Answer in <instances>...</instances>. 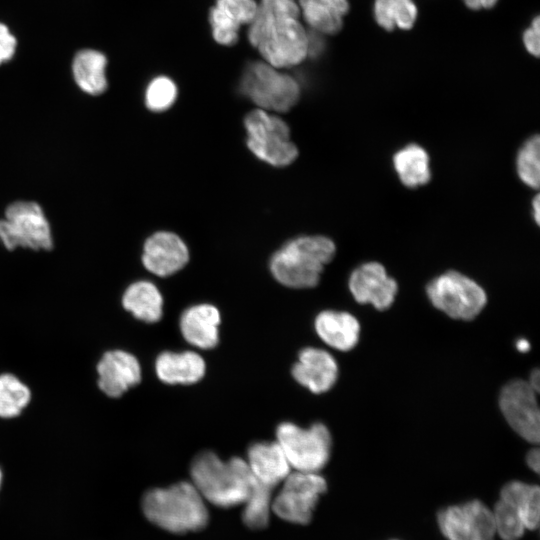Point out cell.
<instances>
[{
  "instance_id": "obj_31",
  "label": "cell",
  "mask_w": 540,
  "mask_h": 540,
  "mask_svg": "<svg viewBox=\"0 0 540 540\" xmlns=\"http://www.w3.org/2000/svg\"><path fill=\"white\" fill-rule=\"evenodd\" d=\"M495 532L503 540H518L526 527L518 511L510 504L499 499L492 511Z\"/></svg>"
},
{
  "instance_id": "obj_13",
  "label": "cell",
  "mask_w": 540,
  "mask_h": 540,
  "mask_svg": "<svg viewBox=\"0 0 540 540\" xmlns=\"http://www.w3.org/2000/svg\"><path fill=\"white\" fill-rule=\"evenodd\" d=\"M353 298L361 304H371L377 310L388 309L394 302L398 285L385 267L375 261L355 268L348 282Z\"/></svg>"
},
{
  "instance_id": "obj_29",
  "label": "cell",
  "mask_w": 540,
  "mask_h": 540,
  "mask_svg": "<svg viewBox=\"0 0 540 540\" xmlns=\"http://www.w3.org/2000/svg\"><path fill=\"white\" fill-rule=\"evenodd\" d=\"M30 390L12 374L0 375V417H15L29 403Z\"/></svg>"
},
{
  "instance_id": "obj_33",
  "label": "cell",
  "mask_w": 540,
  "mask_h": 540,
  "mask_svg": "<svg viewBox=\"0 0 540 540\" xmlns=\"http://www.w3.org/2000/svg\"><path fill=\"white\" fill-rule=\"evenodd\" d=\"M17 40L9 28L0 23V65L11 60L15 54Z\"/></svg>"
},
{
  "instance_id": "obj_36",
  "label": "cell",
  "mask_w": 540,
  "mask_h": 540,
  "mask_svg": "<svg viewBox=\"0 0 540 540\" xmlns=\"http://www.w3.org/2000/svg\"><path fill=\"white\" fill-rule=\"evenodd\" d=\"M498 0H464L465 4L473 9L492 8Z\"/></svg>"
},
{
  "instance_id": "obj_15",
  "label": "cell",
  "mask_w": 540,
  "mask_h": 540,
  "mask_svg": "<svg viewBox=\"0 0 540 540\" xmlns=\"http://www.w3.org/2000/svg\"><path fill=\"white\" fill-rule=\"evenodd\" d=\"M99 388L110 397H119L141 380L138 360L130 353L106 352L97 365Z\"/></svg>"
},
{
  "instance_id": "obj_40",
  "label": "cell",
  "mask_w": 540,
  "mask_h": 540,
  "mask_svg": "<svg viewBox=\"0 0 540 540\" xmlns=\"http://www.w3.org/2000/svg\"><path fill=\"white\" fill-rule=\"evenodd\" d=\"M1 478H2V475H1V471H0V483H1Z\"/></svg>"
},
{
  "instance_id": "obj_3",
  "label": "cell",
  "mask_w": 540,
  "mask_h": 540,
  "mask_svg": "<svg viewBox=\"0 0 540 540\" xmlns=\"http://www.w3.org/2000/svg\"><path fill=\"white\" fill-rule=\"evenodd\" d=\"M191 478L203 498L224 508L244 504L253 482L248 464L242 458L223 461L212 452L196 456Z\"/></svg>"
},
{
  "instance_id": "obj_9",
  "label": "cell",
  "mask_w": 540,
  "mask_h": 540,
  "mask_svg": "<svg viewBox=\"0 0 540 540\" xmlns=\"http://www.w3.org/2000/svg\"><path fill=\"white\" fill-rule=\"evenodd\" d=\"M0 240L8 250L16 247L50 250L53 246L49 222L36 202L17 201L0 220Z\"/></svg>"
},
{
  "instance_id": "obj_30",
  "label": "cell",
  "mask_w": 540,
  "mask_h": 540,
  "mask_svg": "<svg viewBox=\"0 0 540 540\" xmlns=\"http://www.w3.org/2000/svg\"><path fill=\"white\" fill-rule=\"evenodd\" d=\"M516 170L521 181L537 189L540 182V139L534 135L521 146L516 157Z\"/></svg>"
},
{
  "instance_id": "obj_38",
  "label": "cell",
  "mask_w": 540,
  "mask_h": 540,
  "mask_svg": "<svg viewBox=\"0 0 540 540\" xmlns=\"http://www.w3.org/2000/svg\"><path fill=\"white\" fill-rule=\"evenodd\" d=\"M532 208H533V217L535 219V222L539 223V217H540V198L539 195H536L532 201Z\"/></svg>"
},
{
  "instance_id": "obj_6",
  "label": "cell",
  "mask_w": 540,
  "mask_h": 540,
  "mask_svg": "<svg viewBox=\"0 0 540 540\" xmlns=\"http://www.w3.org/2000/svg\"><path fill=\"white\" fill-rule=\"evenodd\" d=\"M240 91L259 109L268 112H287L300 97L298 82L265 61L252 62L247 66Z\"/></svg>"
},
{
  "instance_id": "obj_24",
  "label": "cell",
  "mask_w": 540,
  "mask_h": 540,
  "mask_svg": "<svg viewBox=\"0 0 540 540\" xmlns=\"http://www.w3.org/2000/svg\"><path fill=\"white\" fill-rule=\"evenodd\" d=\"M392 162L404 186L416 188L430 181V158L422 146L415 143L404 146L395 152Z\"/></svg>"
},
{
  "instance_id": "obj_5",
  "label": "cell",
  "mask_w": 540,
  "mask_h": 540,
  "mask_svg": "<svg viewBox=\"0 0 540 540\" xmlns=\"http://www.w3.org/2000/svg\"><path fill=\"white\" fill-rule=\"evenodd\" d=\"M244 126L249 150L261 161L275 167L290 165L298 156L292 142L290 128L280 117L262 110L250 111Z\"/></svg>"
},
{
  "instance_id": "obj_22",
  "label": "cell",
  "mask_w": 540,
  "mask_h": 540,
  "mask_svg": "<svg viewBox=\"0 0 540 540\" xmlns=\"http://www.w3.org/2000/svg\"><path fill=\"white\" fill-rule=\"evenodd\" d=\"M298 6L307 25L328 35L340 31L343 17L349 10L347 0H298Z\"/></svg>"
},
{
  "instance_id": "obj_25",
  "label": "cell",
  "mask_w": 540,
  "mask_h": 540,
  "mask_svg": "<svg viewBox=\"0 0 540 540\" xmlns=\"http://www.w3.org/2000/svg\"><path fill=\"white\" fill-rule=\"evenodd\" d=\"M122 304L137 319L153 323L163 312V298L158 288L149 281H137L125 291Z\"/></svg>"
},
{
  "instance_id": "obj_17",
  "label": "cell",
  "mask_w": 540,
  "mask_h": 540,
  "mask_svg": "<svg viewBox=\"0 0 540 540\" xmlns=\"http://www.w3.org/2000/svg\"><path fill=\"white\" fill-rule=\"evenodd\" d=\"M257 6L255 0H216L209 15L215 41L226 46L235 44L240 27L252 22Z\"/></svg>"
},
{
  "instance_id": "obj_26",
  "label": "cell",
  "mask_w": 540,
  "mask_h": 540,
  "mask_svg": "<svg viewBox=\"0 0 540 540\" xmlns=\"http://www.w3.org/2000/svg\"><path fill=\"white\" fill-rule=\"evenodd\" d=\"M500 499L513 506L520 514L526 529H536L540 519V489L521 481L507 483Z\"/></svg>"
},
{
  "instance_id": "obj_32",
  "label": "cell",
  "mask_w": 540,
  "mask_h": 540,
  "mask_svg": "<svg viewBox=\"0 0 540 540\" xmlns=\"http://www.w3.org/2000/svg\"><path fill=\"white\" fill-rule=\"evenodd\" d=\"M177 93V86L173 80L166 76H158L146 88V107L153 112H163L173 105Z\"/></svg>"
},
{
  "instance_id": "obj_14",
  "label": "cell",
  "mask_w": 540,
  "mask_h": 540,
  "mask_svg": "<svg viewBox=\"0 0 540 540\" xmlns=\"http://www.w3.org/2000/svg\"><path fill=\"white\" fill-rule=\"evenodd\" d=\"M189 261V250L177 234L159 231L144 243L142 263L151 273L166 277L181 270Z\"/></svg>"
},
{
  "instance_id": "obj_23",
  "label": "cell",
  "mask_w": 540,
  "mask_h": 540,
  "mask_svg": "<svg viewBox=\"0 0 540 540\" xmlns=\"http://www.w3.org/2000/svg\"><path fill=\"white\" fill-rule=\"evenodd\" d=\"M106 56L94 49L77 52L72 62V73L79 88L90 95L102 94L108 86Z\"/></svg>"
},
{
  "instance_id": "obj_28",
  "label": "cell",
  "mask_w": 540,
  "mask_h": 540,
  "mask_svg": "<svg viewBox=\"0 0 540 540\" xmlns=\"http://www.w3.org/2000/svg\"><path fill=\"white\" fill-rule=\"evenodd\" d=\"M253 477V476H252ZM272 488H269L253 478L250 493L244 502V523L252 529H262L267 526L271 506Z\"/></svg>"
},
{
  "instance_id": "obj_19",
  "label": "cell",
  "mask_w": 540,
  "mask_h": 540,
  "mask_svg": "<svg viewBox=\"0 0 540 540\" xmlns=\"http://www.w3.org/2000/svg\"><path fill=\"white\" fill-rule=\"evenodd\" d=\"M219 324V311L210 304L192 306L184 311L180 319L183 337L201 349H210L217 345Z\"/></svg>"
},
{
  "instance_id": "obj_2",
  "label": "cell",
  "mask_w": 540,
  "mask_h": 540,
  "mask_svg": "<svg viewBox=\"0 0 540 540\" xmlns=\"http://www.w3.org/2000/svg\"><path fill=\"white\" fill-rule=\"evenodd\" d=\"M336 246L323 235H306L285 243L271 257L273 277L290 288H311L318 284L326 264L334 257Z\"/></svg>"
},
{
  "instance_id": "obj_10",
  "label": "cell",
  "mask_w": 540,
  "mask_h": 540,
  "mask_svg": "<svg viewBox=\"0 0 540 540\" xmlns=\"http://www.w3.org/2000/svg\"><path fill=\"white\" fill-rule=\"evenodd\" d=\"M283 481L282 489L271 502L273 512L283 520L308 524L320 495L326 491L325 479L318 473L294 471Z\"/></svg>"
},
{
  "instance_id": "obj_7",
  "label": "cell",
  "mask_w": 540,
  "mask_h": 540,
  "mask_svg": "<svg viewBox=\"0 0 540 540\" xmlns=\"http://www.w3.org/2000/svg\"><path fill=\"white\" fill-rule=\"evenodd\" d=\"M277 442L291 468L295 471L318 473L328 462L331 453V435L322 423L304 429L293 423L277 427Z\"/></svg>"
},
{
  "instance_id": "obj_35",
  "label": "cell",
  "mask_w": 540,
  "mask_h": 540,
  "mask_svg": "<svg viewBox=\"0 0 540 540\" xmlns=\"http://www.w3.org/2000/svg\"><path fill=\"white\" fill-rule=\"evenodd\" d=\"M539 450L538 448L531 449L526 456V462L528 466L535 471L536 473L539 472V466H540V460H539Z\"/></svg>"
},
{
  "instance_id": "obj_21",
  "label": "cell",
  "mask_w": 540,
  "mask_h": 540,
  "mask_svg": "<svg viewBox=\"0 0 540 540\" xmlns=\"http://www.w3.org/2000/svg\"><path fill=\"white\" fill-rule=\"evenodd\" d=\"M155 367L159 379L168 384H192L205 373L203 358L192 351L163 352L158 356Z\"/></svg>"
},
{
  "instance_id": "obj_8",
  "label": "cell",
  "mask_w": 540,
  "mask_h": 540,
  "mask_svg": "<svg viewBox=\"0 0 540 540\" xmlns=\"http://www.w3.org/2000/svg\"><path fill=\"white\" fill-rule=\"evenodd\" d=\"M426 292L437 309L458 320H472L487 303L486 292L476 281L453 270L432 279Z\"/></svg>"
},
{
  "instance_id": "obj_4",
  "label": "cell",
  "mask_w": 540,
  "mask_h": 540,
  "mask_svg": "<svg viewBox=\"0 0 540 540\" xmlns=\"http://www.w3.org/2000/svg\"><path fill=\"white\" fill-rule=\"evenodd\" d=\"M204 498L192 483L179 482L168 488L148 491L143 511L155 525L173 533L197 531L208 521Z\"/></svg>"
},
{
  "instance_id": "obj_11",
  "label": "cell",
  "mask_w": 540,
  "mask_h": 540,
  "mask_svg": "<svg viewBox=\"0 0 540 540\" xmlns=\"http://www.w3.org/2000/svg\"><path fill=\"white\" fill-rule=\"evenodd\" d=\"M537 392L524 380H512L501 390L500 410L510 427L524 440L537 444L540 438V413Z\"/></svg>"
},
{
  "instance_id": "obj_34",
  "label": "cell",
  "mask_w": 540,
  "mask_h": 540,
  "mask_svg": "<svg viewBox=\"0 0 540 540\" xmlns=\"http://www.w3.org/2000/svg\"><path fill=\"white\" fill-rule=\"evenodd\" d=\"M523 41L527 51L538 57L540 52V20L538 16L535 17L531 26L525 31Z\"/></svg>"
},
{
  "instance_id": "obj_39",
  "label": "cell",
  "mask_w": 540,
  "mask_h": 540,
  "mask_svg": "<svg viewBox=\"0 0 540 540\" xmlns=\"http://www.w3.org/2000/svg\"><path fill=\"white\" fill-rule=\"evenodd\" d=\"M517 347L521 351H526L529 347L528 342L525 340H521L517 343Z\"/></svg>"
},
{
  "instance_id": "obj_18",
  "label": "cell",
  "mask_w": 540,
  "mask_h": 540,
  "mask_svg": "<svg viewBox=\"0 0 540 540\" xmlns=\"http://www.w3.org/2000/svg\"><path fill=\"white\" fill-rule=\"evenodd\" d=\"M247 464L253 478L272 489L291 472V467L278 442L253 444L248 450Z\"/></svg>"
},
{
  "instance_id": "obj_27",
  "label": "cell",
  "mask_w": 540,
  "mask_h": 540,
  "mask_svg": "<svg viewBox=\"0 0 540 540\" xmlns=\"http://www.w3.org/2000/svg\"><path fill=\"white\" fill-rule=\"evenodd\" d=\"M374 16L387 31L395 27L410 29L416 21L417 8L412 0H375Z\"/></svg>"
},
{
  "instance_id": "obj_20",
  "label": "cell",
  "mask_w": 540,
  "mask_h": 540,
  "mask_svg": "<svg viewBox=\"0 0 540 540\" xmlns=\"http://www.w3.org/2000/svg\"><path fill=\"white\" fill-rule=\"evenodd\" d=\"M315 329L330 347L340 351L353 349L359 340L360 324L348 312L327 310L318 314Z\"/></svg>"
},
{
  "instance_id": "obj_37",
  "label": "cell",
  "mask_w": 540,
  "mask_h": 540,
  "mask_svg": "<svg viewBox=\"0 0 540 540\" xmlns=\"http://www.w3.org/2000/svg\"><path fill=\"white\" fill-rule=\"evenodd\" d=\"M527 382L538 393L540 384V374L538 369H535L531 372V375Z\"/></svg>"
},
{
  "instance_id": "obj_12",
  "label": "cell",
  "mask_w": 540,
  "mask_h": 540,
  "mask_svg": "<svg viewBox=\"0 0 540 540\" xmlns=\"http://www.w3.org/2000/svg\"><path fill=\"white\" fill-rule=\"evenodd\" d=\"M438 524L448 540H494L496 536L492 511L479 500L443 509Z\"/></svg>"
},
{
  "instance_id": "obj_1",
  "label": "cell",
  "mask_w": 540,
  "mask_h": 540,
  "mask_svg": "<svg viewBox=\"0 0 540 540\" xmlns=\"http://www.w3.org/2000/svg\"><path fill=\"white\" fill-rule=\"evenodd\" d=\"M295 0H261L249 24L248 40L265 62L278 69L301 63L309 53L310 38L300 21Z\"/></svg>"
},
{
  "instance_id": "obj_16",
  "label": "cell",
  "mask_w": 540,
  "mask_h": 540,
  "mask_svg": "<svg viewBox=\"0 0 540 540\" xmlns=\"http://www.w3.org/2000/svg\"><path fill=\"white\" fill-rule=\"evenodd\" d=\"M292 375L302 386L313 393L328 391L338 377V365L327 351L308 347L299 353L292 368Z\"/></svg>"
}]
</instances>
